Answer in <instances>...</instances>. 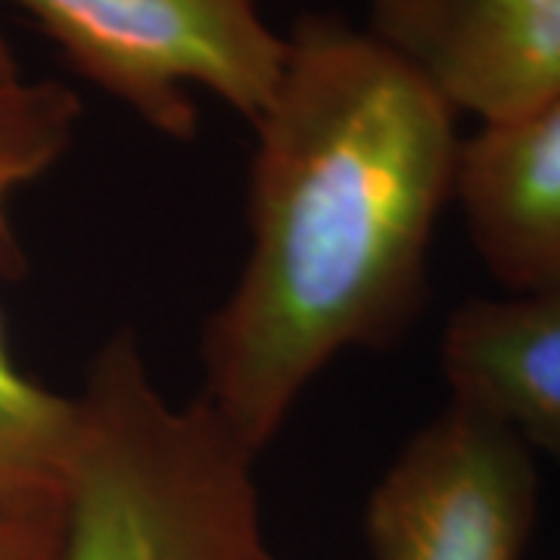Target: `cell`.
I'll return each mask as SVG.
<instances>
[{
	"instance_id": "6da1fadb",
	"label": "cell",
	"mask_w": 560,
	"mask_h": 560,
	"mask_svg": "<svg viewBox=\"0 0 560 560\" xmlns=\"http://www.w3.org/2000/svg\"><path fill=\"white\" fill-rule=\"evenodd\" d=\"M458 113L368 25L300 16L253 121L249 249L206 318L200 399L259 458L327 364L386 352L427 302Z\"/></svg>"
},
{
	"instance_id": "7a4b0ae2",
	"label": "cell",
	"mask_w": 560,
	"mask_h": 560,
	"mask_svg": "<svg viewBox=\"0 0 560 560\" xmlns=\"http://www.w3.org/2000/svg\"><path fill=\"white\" fill-rule=\"evenodd\" d=\"M75 399L57 560H283L256 455L200 396L162 389L135 327L103 342Z\"/></svg>"
},
{
	"instance_id": "3957f363",
	"label": "cell",
	"mask_w": 560,
	"mask_h": 560,
	"mask_svg": "<svg viewBox=\"0 0 560 560\" xmlns=\"http://www.w3.org/2000/svg\"><path fill=\"white\" fill-rule=\"evenodd\" d=\"M60 47L81 79L153 135L190 143L197 91L249 125L278 91L287 35L259 0H3Z\"/></svg>"
},
{
	"instance_id": "277c9868",
	"label": "cell",
	"mask_w": 560,
	"mask_h": 560,
	"mask_svg": "<svg viewBox=\"0 0 560 560\" xmlns=\"http://www.w3.org/2000/svg\"><path fill=\"white\" fill-rule=\"evenodd\" d=\"M536 455L495 420L448 401L368 495L371 560H523L539 523Z\"/></svg>"
},
{
	"instance_id": "5b68a950",
	"label": "cell",
	"mask_w": 560,
	"mask_h": 560,
	"mask_svg": "<svg viewBox=\"0 0 560 560\" xmlns=\"http://www.w3.org/2000/svg\"><path fill=\"white\" fill-rule=\"evenodd\" d=\"M368 28L480 125L560 94V0H368Z\"/></svg>"
},
{
	"instance_id": "8992f818",
	"label": "cell",
	"mask_w": 560,
	"mask_h": 560,
	"mask_svg": "<svg viewBox=\"0 0 560 560\" xmlns=\"http://www.w3.org/2000/svg\"><path fill=\"white\" fill-rule=\"evenodd\" d=\"M455 200L504 293L560 290V94L464 138Z\"/></svg>"
},
{
	"instance_id": "52a82bcc",
	"label": "cell",
	"mask_w": 560,
	"mask_h": 560,
	"mask_svg": "<svg viewBox=\"0 0 560 560\" xmlns=\"http://www.w3.org/2000/svg\"><path fill=\"white\" fill-rule=\"evenodd\" d=\"M448 396L560 467V290L460 302L445 320Z\"/></svg>"
},
{
	"instance_id": "ba28073f",
	"label": "cell",
	"mask_w": 560,
	"mask_h": 560,
	"mask_svg": "<svg viewBox=\"0 0 560 560\" xmlns=\"http://www.w3.org/2000/svg\"><path fill=\"white\" fill-rule=\"evenodd\" d=\"M79 445V399L22 371L0 315V517L60 514Z\"/></svg>"
},
{
	"instance_id": "9c48e42d",
	"label": "cell",
	"mask_w": 560,
	"mask_h": 560,
	"mask_svg": "<svg viewBox=\"0 0 560 560\" xmlns=\"http://www.w3.org/2000/svg\"><path fill=\"white\" fill-rule=\"evenodd\" d=\"M81 113L69 84L28 75L0 35V280H22L28 271L16 202L66 160Z\"/></svg>"
},
{
	"instance_id": "30bf717a",
	"label": "cell",
	"mask_w": 560,
	"mask_h": 560,
	"mask_svg": "<svg viewBox=\"0 0 560 560\" xmlns=\"http://www.w3.org/2000/svg\"><path fill=\"white\" fill-rule=\"evenodd\" d=\"M60 539L62 511L47 517H0V560H57Z\"/></svg>"
}]
</instances>
